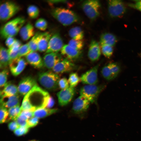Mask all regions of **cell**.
Here are the masks:
<instances>
[{
	"mask_svg": "<svg viewBox=\"0 0 141 141\" xmlns=\"http://www.w3.org/2000/svg\"><path fill=\"white\" fill-rule=\"evenodd\" d=\"M60 79L58 74L52 70L40 73L38 75V81L40 84L50 91L56 90L58 87Z\"/></svg>",
	"mask_w": 141,
	"mask_h": 141,
	"instance_id": "cell-4",
	"label": "cell"
},
{
	"mask_svg": "<svg viewBox=\"0 0 141 141\" xmlns=\"http://www.w3.org/2000/svg\"><path fill=\"white\" fill-rule=\"evenodd\" d=\"M29 128L27 126H20L14 131V133L17 136H21L26 134L29 131Z\"/></svg>",
	"mask_w": 141,
	"mask_h": 141,
	"instance_id": "cell-41",
	"label": "cell"
},
{
	"mask_svg": "<svg viewBox=\"0 0 141 141\" xmlns=\"http://www.w3.org/2000/svg\"><path fill=\"white\" fill-rule=\"evenodd\" d=\"M50 3H59V2H65V1H66L65 0H52V1H49Z\"/></svg>",
	"mask_w": 141,
	"mask_h": 141,
	"instance_id": "cell-49",
	"label": "cell"
},
{
	"mask_svg": "<svg viewBox=\"0 0 141 141\" xmlns=\"http://www.w3.org/2000/svg\"><path fill=\"white\" fill-rule=\"evenodd\" d=\"M0 67L1 68H5L10 63L8 49L3 46H0Z\"/></svg>",
	"mask_w": 141,
	"mask_h": 141,
	"instance_id": "cell-26",
	"label": "cell"
},
{
	"mask_svg": "<svg viewBox=\"0 0 141 141\" xmlns=\"http://www.w3.org/2000/svg\"><path fill=\"white\" fill-rule=\"evenodd\" d=\"M101 4L99 2L96 0H89L84 2L81 7L84 13L90 19L94 20L99 15Z\"/></svg>",
	"mask_w": 141,
	"mask_h": 141,
	"instance_id": "cell-7",
	"label": "cell"
},
{
	"mask_svg": "<svg viewBox=\"0 0 141 141\" xmlns=\"http://www.w3.org/2000/svg\"><path fill=\"white\" fill-rule=\"evenodd\" d=\"M77 67L71 61L65 58L58 63L52 70L58 74L70 72L76 69Z\"/></svg>",
	"mask_w": 141,
	"mask_h": 141,
	"instance_id": "cell-13",
	"label": "cell"
},
{
	"mask_svg": "<svg viewBox=\"0 0 141 141\" xmlns=\"http://www.w3.org/2000/svg\"><path fill=\"white\" fill-rule=\"evenodd\" d=\"M9 74L8 69L7 68L4 69L0 73V86H4L7 83Z\"/></svg>",
	"mask_w": 141,
	"mask_h": 141,
	"instance_id": "cell-39",
	"label": "cell"
},
{
	"mask_svg": "<svg viewBox=\"0 0 141 141\" xmlns=\"http://www.w3.org/2000/svg\"><path fill=\"white\" fill-rule=\"evenodd\" d=\"M20 9V6L16 3L9 1L1 4L0 19L2 22L5 21L16 14Z\"/></svg>",
	"mask_w": 141,
	"mask_h": 141,
	"instance_id": "cell-6",
	"label": "cell"
},
{
	"mask_svg": "<svg viewBox=\"0 0 141 141\" xmlns=\"http://www.w3.org/2000/svg\"><path fill=\"white\" fill-rule=\"evenodd\" d=\"M117 42V38L112 34L105 33L101 35L100 39V44L101 45H107L113 46Z\"/></svg>",
	"mask_w": 141,
	"mask_h": 141,
	"instance_id": "cell-24",
	"label": "cell"
},
{
	"mask_svg": "<svg viewBox=\"0 0 141 141\" xmlns=\"http://www.w3.org/2000/svg\"><path fill=\"white\" fill-rule=\"evenodd\" d=\"M9 129L11 131H15L20 126L17 122L15 121L10 122L8 125Z\"/></svg>",
	"mask_w": 141,
	"mask_h": 141,
	"instance_id": "cell-45",
	"label": "cell"
},
{
	"mask_svg": "<svg viewBox=\"0 0 141 141\" xmlns=\"http://www.w3.org/2000/svg\"><path fill=\"white\" fill-rule=\"evenodd\" d=\"M58 110L57 109L39 108L36 109L34 111L33 116L38 119L43 118L56 113Z\"/></svg>",
	"mask_w": 141,
	"mask_h": 141,
	"instance_id": "cell-25",
	"label": "cell"
},
{
	"mask_svg": "<svg viewBox=\"0 0 141 141\" xmlns=\"http://www.w3.org/2000/svg\"><path fill=\"white\" fill-rule=\"evenodd\" d=\"M20 97L18 95L10 96H5L1 98L0 105L6 108H9L20 105Z\"/></svg>",
	"mask_w": 141,
	"mask_h": 141,
	"instance_id": "cell-20",
	"label": "cell"
},
{
	"mask_svg": "<svg viewBox=\"0 0 141 141\" xmlns=\"http://www.w3.org/2000/svg\"><path fill=\"white\" fill-rule=\"evenodd\" d=\"M51 36L49 32L42 33L38 42V51L40 52L46 51Z\"/></svg>",
	"mask_w": 141,
	"mask_h": 141,
	"instance_id": "cell-23",
	"label": "cell"
},
{
	"mask_svg": "<svg viewBox=\"0 0 141 141\" xmlns=\"http://www.w3.org/2000/svg\"><path fill=\"white\" fill-rule=\"evenodd\" d=\"M63 45V40L60 35L58 33H55L52 36L45 54L58 53L61 50Z\"/></svg>",
	"mask_w": 141,
	"mask_h": 141,
	"instance_id": "cell-11",
	"label": "cell"
},
{
	"mask_svg": "<svg viewBox=\"0 0 141 141\" xmlns=\"http://www.w3.org/2000/svg\"><path fill=\"white\" fill-rule=\"evenodd\" d=\"M54 100L53 98L50 96L46 108L50 109L54 105Z\"/></svg>",
	"mask_w": 141,
	"mask_h": 141,
	"instance_id": "cell-48",
	"label": "cell"
},
{
	"mask_svg": "<svg viewBox=\"0 0 141 141\" xmlns=\"http://www.w3.org/2000/svg\"><path fill=\"white\" fill-rule=\"evenodd\" d=\"M69 34L72 39L82 40L84 37V32L82 29L78 26L71 28L69 31Z\"/></svg>",
	"mask_w": 141,
	"mask_h": 141,
	"instance_id": "cell-27",
	"label": "cell"
},
{
	"mask_svg": "<svg viewBox=\"0 0 141 141\" xmlns=\"http://www.w3.org/2000/svg\"><path fill=\"white\" fill-rule=\"evenodd\" d=\"M68 80L70 87L75 88L80 81V77L77 73L72 72L70 74Z\"/></svg>",
	"mask_w": 141,
	"mask_h": 141,
	"instance_id": "cell-30",
	"label": "cell"
},
{
	"mask_svg": "<svg viewBox=\"0 0 141 141\" xmlns=\"http://www.w3.org/2000/svg\"><path fill=\"white\" fill-rule=\"evenodd\" d=\"M61 54L66 58L70 60H75L79 58L82 53L81 50H76L68 44L64 45L60 51Z\"/></svg>",
	"mask_w": 141,
	"mask_h": 141,
	"instance_id": "cell-17",
	"label": "cell"
},
{
	"mask_svg": "<svg viewBox=\"0 0 141 141\" xmlns=\"http://www.w3.org/2000/svg\"><path fill=\"white\" fill-rule=\"evenodd\" d=\"M110 68L114 77L116 78L119 73L120 69L119 66L115 63H109Z\"/></svg>",
	"mask_w": 141,
	"mask_h": 141,
	"instance_id": "cell-40",
	"label": "cell"
},
{
	"mask_svg": "<svg viewBox=\"0 0 141 141\" xmlns=\"http://www.w3.org/2000/svg\"><path fill=\"white\" fill-rule=\"evenodd\" d=\"M108 10L109 15L113 17L122 16L126 11L124 3L121 0H110L108 2Z\"/></svg>",
	"mask_w": 141,
	"mask_h": 141,
	"instance_id": "cell-8",
	"label": "cell"
},
{
	"mask_svg": "<svg viewBox=\"0 0 141 141\" xmlns=\"http://www.w3.org/2000/svg\"><path fill=\"white\" fill-rule=\"evenodd\" d=\"M42 33L37 32L35 33L30 40L28 42L30 52H36L38 50V44Z\"/></svg>",
	"mask_w": 141,
	"mask_h": 141,
	"instance_id": "cell-28",
	"label": "cell"
},
{
	"mask_svg": "<svg viewBox=\"0 0 141 141\" xmlns=\"http://www.w3.org/2000/svg\"><path fill=\"white\" fill-rule=\"evenodd\" d=\"M18 87L15 85L10 83H7L0 92L1 97L10 96L18 95Z\"/></svg>",
	"mask_w": 141,
	"mask_h": 141,
	"instance_id": "cell-22",
	"label": "cell"
},
{
	"mask_svg": "<svg viewBox=\"0 0 141 141\" xmlns=\"http://www.w3.org/2000/svg\"><path fill=\"white\" fill-rule=\"evenodd\" d=\"M14 120H15L19 126H27V121L21 119L17 117Z\"/></svg>",
	"mask_w": 141,
	"mask_h": 141,
	"instance_id": "cell-47",
	"label": "cell"
},
{
	"mask_svg": "<svg viewBox=\"0 0 141 141\" xmlns=\"http://www.w3.org/2000/svg\"><path fill=\"white\" fill-rule=\"evenodd\" d=\"M20 111V105L9 108L8 112L10 120H15L18 116Z\"/></svg>",
	"mask_w": 141,
	"mask_h": 141,
	"instance_id": "cell-31",
	"label": "cell"
},
{
	"mask_svg": "<svg viewBox=\"0 0 141 141\" xmlns=\"http://www.w3.org/2000/svg\"><path fill=\"white\" fill-rule=\"evenodd\" d=\"M72 47L79 50H81L84 46V42L82 40H77L72 39L68 44Z\"/></svg>",
	"mask_w": 141,
	"mask_h": 141,
	"instance_id": "cell-35",
	"label": "cell"
},
{
	"mask_svg": "<svg viewBox=\"0 0 141 141\" xmlns=\"http://www.w3.org/2000/svg\"><path fill=\"white\" fill-rule=\"evenodd\" d=\"M19 33L21 38L24 41L28 40L31 37H32L35 34L34 27L29 22L21 27Z\"/></svg>",
	"mask_w": 141,
	"mask_h": 141,
	"instance_id": "cell-21",
	"label": "cell"
},
{
	"mask_svg": "<svg viewBox=\"0 0 141 141\" xmlns=\"http://www.w3.org/2000/svg\"><path fill=\"white\" fill-rule=\"evenodd\" d=\"M101 51L103 55L107 58H109L113 52V46L107 45H101Z\"/></svg>",
	"mask_w": 141,
	"mask_h": 141,
	"instance_id": "cell-34",
	"label": "cell"
},
{
	"mask_svg": "<svg viewBox=\"0 0 141 141\" xmlns=\"http://www.w3.org/2000/svg\"><path fill=\"white\" fill-rule=\"evenodd\" d=\"M105 86L103 85H86L80 89V95L86 98L91 103H96L99 95Z\"/></svg>",
	"mask_w": 141,
	"mask_h": 141,
	"instance_id": "cell-5",
	"label": "cell"
},
{
	"mask_svg": "<svg viewBox=\"0 0 141 141\" xmlns=\"http://www.w3.org/2000/svg\"><path fill=\"white\" fill-rule=\"evenodd\" d=\"M27 13L29 16L31 18L34 19L38 16L39 10L38 8L34 5H31L27 8Z\"/></svg>",
	"mask_w": 141,
	"mask_h": 141,
	"instance_id": "cell-32",
	"label": "cell"
},
{
	"mask_svg": "<svg viewBox=\"0 0 141 141\" xmlns=\"http://www.w3.org/2000/svg\"><path fill=\"white\" fill-rule=\"evenodd\" d=\"M61 60L62 57L58 53H50L45 54L43 58L44 66L50 69H52Z\"/></svg>",
	"mask_w": 141,
	"mask_h": 141,
	"instance_id": "cell-16",
	"label": "cell"
},
{
	"mask_svg": "<svg viewBox=\"0 0 141 141\" xmlns=\"http://www.w3.org/2000/svg\"><path fill=\"white\" fill-rule=\"evenodd\" d=\"M23 17H18L8 21L2 27L0 30L1 38L6 39L9 37H14L19 32L25 22Z\"/></svg>",
	"mask_w": 141,
	"mask_h": 141,
	"instance_id": "cell-3",
	"label": "cell"
},
{
	"mask_svg": "<svg viewBox=\"0 0 141 141\" xmlns=\"http://www.w3.org/2000/svg\"><path fill=\"white\" fill-rule=\"evenodd\" d=\"M38 118L33 116L29 119L27 121V126L29 128L35 126L38 123Z\"/></svg>",
	"mask_w": 141,
	"mask_h": 141,
	"instance_id": "cell-43",
	"label": "cell"
},
{
	"mask_svg": "<svg viewBox=\"0 0 141 141\" xmlns=\"http://www.w3.org/2000/svg\"><path fill=\"white\" fill-rule=\"evenodd\" d=\"M75 93L74 87L68 88L61 90L57 94L58 103L60 106H64L68 104L72 100Z\"/></svg>",
	"mask_w": 141,
	"mask_h": 141,
	"instance_id": "cell-12",
	"label": "cell"
},
{
	"mask_svg": "<svg viewBox=\"0 0 141 141\" xmlns=\"http://www.w3.org/2000/svg\"><path fill=\"white\" fill-rule=\"evenodd\" d=\"M25 56L26 61L34 67L40 68L44 66L43 59L36 52H30Z\"/></svg>",
	"mask_w": 141,
	"mask_h": 141,
	"instance_id": "cell-19",
	"label": "cell"
},
{
	"mask_svg": "<svg viewBox=\"0 0 141 141\" xmlns=\"http://www.w3.org/2000/svg\"><path fill=\"white\" fill-rule=\"evenodd\" d=\"M51 14L60 23L64 26L77 22L79 18L73 11L61 7H56L50 10Z\"/></svg>",
	"mask_w": 141,
	"mask_h": 141,
	"instance_id": "cell-2",
	"label": "cell"
},
{
	"mask_svg": "<svg viewBox=\"0 0 141 141\" xmlns=\"http://www.w3.org/2000/svg\"><path fill=\"white\" fill-rule=\"evenodd\" d=\"M0 123L7 122L10 120L8 110L3 106L0 105Z\"/></svg>",
	"mask_w": 141,
	"mask_h": 141,
	"instance_id": "cell-33",
	"label": "cell"
},
{
	"mask_svg": "<svg viewBox=\"0 0 141 141\" xmlns=\"http://www.w3.org/2000/svg\"><path fill=\"white\" fill-rule=\"evenodd\" d=\"M99 65L97 64L81 75L80 81L86 85H96L98 82V72Z\"/></svg>",
	"mask_w": 141,
	"mask_h": 141,
	"instance_id": "cell-9",
	"label": "cell"
},
{
	"mask_svg": "<svg viewBox=\"0 0 141 141\" xmlns=\"http://www.w3.org/2000/svg\"><path fill=\"white\" fill-rule=\"evenodd\" d=\"M35 26L37 28L40 30L44 31L47 27L48 23L45 19L40 18L36 21Z\"/></svg>",
	"mask_w": 141,
	"mask_h": 141,
	"instance_id": "cell-36",
	"label": "cell"
},
{
	"mask_svg": "<svg viewBox=\"0 0 141 141\" xmlns=\"http://www.w3.org/2000/svg\"><path fill=\"white\" fill-rule=\"evenodd\" d=\"M30 52L28 43L22 45L20 47L18 53V57L25 56Z\"/></svg>",
	"mask_w": 141,
	"mask_h": 141,
	"instance_id": "cell-37",
	"label": "cell"
},
{
	"mask_svg": "<svg viewBox=\"0 0 141 141\" xmlns=\"http://www.w3.org/2000/svg\"><path fill=\"white\" fill-rule=\"evenodd\" d=\"M91 103L86 98L80 95L74 101L72 110L75 114H81L87 110Z\"/></svg>",
	"mask_w": 141,
	"mask_h": 141,
	"instance_id": "cell-10",
	"label": "cell"
},
{
	"mask_svg": "<svg viewBox=\"0 0 141 141\" xmlns=\"http://www.w3.org/2000/svg\"><path fill=\"white\" fill-rule=\"evenodd\" d=\"M140 57H141V53L140 54Z\"/></svg>",
	"mask_w": 141,
	"mask_h": 141,
	"instance_id": "cell-51",
	"label": "cell"
},
{
	"mask_svg": "<svg viewBox=\"0 0 141 141\" xmlns=\"http://www.w3.org/2000/svg\"><path fill=\"white\" fill-rule=\"evenodd\" d=\"M37 85L36 80L33 78H24L20 81L17 86L19 93L25 96Z\"/></svg>",
	"mask_w": 141,
	"mask_h": 141,
	"instance_id": "cell-14",
	"label": "cell"
},
{
	"mask_svg": "<svg viewBox=\"0 0 141 141\" xmlns=\"http://www.w3.org/2000/svg\"><path fill=\"white\" fill-rule=\"evenodd\" d=\"M50 96L47 92L37 85L24 96L20 107L21 111H34L38 108H46Z\"/></svg>",
	"mask_w": 141,
	"mask_h": 141,
	"instance_id": "cell-1",
	"label": "cell"
},
{
	"mask_svg": "<svg viewBox=\"0 0 141 141\" xmlns=\"http://www.w3.org/2000/svg\"><path fill=\"white\" fill-rule=\"evenodd\" d=\"M129 5L141 11V0L136 1L134 3L129 4Z\"/></svg>",
	"mask_w": 141,
	"mask_h": 141,
	"instance_id": "cell-46",
	"label": "cell"
},
{
	"mask_svg": "<svg viewBox=\"0 0 141 141\" xmlns=\"http://www.w3.org/2000/svg\"><path fill=\"white\" fill-rule=\"evenodd\" d=\"M34 111L31 110H24L21 111L18 117L24 120L27 121L33 117Z\"/></svg>",
	"mask_w": 141,
	"mask_h": 141,
	"instance_id": "cell-38",
	"label": "cell"
},
{
	"mask_svg": "<svg viewBox=\"0 0 141 141\" xmlns=\"http://www.w3.org/2000/svg\"><path fill=\"white\" fill-rule=\"evenodd\" d=\"M99 44L95 40H92L90 43L88 56L89 58L92 61H97L100 56L101 51Z\"/></svg>",
	"mask_w": 141,
	"mask_h": 141,
	"instance_id": "cell-18",
	"label": "cell"
},
{
	"mask_svg": "<svg viewBox=\"0 0 141 141\" xmlns=\"http://www.w3.org/2000/svg\"><path fill=\"white\" fill-rule=\"evenodd\" d=\"M22 57L18 58L10 62L9 68L12 74L16 76L24 70L27 64V61Z\"/></svg>",
	"mask_w": 141,
	"mask_h": 141,
	"instance_id": "cell-15",
	"label": "cell"
},
{
	"mask_svg": "<svg viewBox=\"0 0 141 141\" xmlns=\"http://www.w3.org/2000/svg\"><path fill=\"white\" fill-rule=\"evenodd\" d=\"M58 86L61 90L69 87L70 86L68 79L65 77L60 79L58 82Z\"/></svg>",
	"mask_w": 141,
	"mask_h": 141,
	"instance_id": "cell-42",
	"label": "cell"
},
{
	"mask_svg": "<svg viewBox=\"0 0 141 141\" xmlns=\"http://www.w3.org/2000/svg\"><path fill=\"white\" fill-rule=\"evenodd\" d=\"M30 141H36V140H30Z\"/></svg>",
	"mask_w": 141,
	"mask_h": 141,
	"instance_id": "cell-50",
	"label": "cell"
},
{
	"mask_svg": "<svg viewBox=\"0 0 141 141\" xmlns=\"http://www.w3.org/2000/svg\"><path fill=\"white\" fill-rule=\"evenodd\" d=\"M101 72L103 77L107 80H110L115 78L111 71L109 64L103 67Z\"/></svg>",
	"mask_w": 141,
	"mask_h": 141,
	"instance_id": "cell-29",
	"label": "cell"
},
{
	"mask_svg": "<svg viewBox=\"0 0 141 141\" xmlns=\"http://www.w3.org/2000/svg\"><path fill=\"white\" fill-rule=\"evenodd\" d=\"M14 37H9L6 39L5 43L8 49L10 48L16 40Z\"/></svg>",
	"mask_w": 141,
	"mask_h": 141,
	"instance_id": "cell-44",
	"label": "cell"
}]
</instances>
